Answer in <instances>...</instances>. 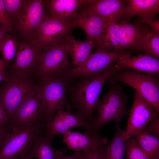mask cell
Listing matches in <instances>:
<instances>
[{
	"mask_svg": "<svg viewBox=\"0 0 159 159\" xmlns=\"http://www.w3.org/2000/svg\"><path fill=\"white\" fill-rule=\"evenodd\" d=\"M140 23L148 24L151 28L153 32L159 34V20H155L153 19H141Z\"/></svg>",
	"mask_w": 159,
	"mask_h": 159,
	"instance_id": "cell-36",
	"label": "cell"
},
{
	"mask_svg": "<svg viewBox=\"0 0 159 159\" xmlns=\"http://www.w3.org/2000/svg\"><path fill=\"white\" fill-rule=\"evenodd\" d=\"M125 142L126 159H150L151 158L141 149L134 136Z\"/></svg>",
	"mask_w": 159,
	"mask_h": 159,
	"instance_id": "cell-29",
	"label": "cell"
},
{
	"mask_svg": "<svg viewBox=\"0 0 159 159\" xmlns=\"http://www.w3.org/2000/svg\"><path fill=\"white\" fill-rule=\"evenodd\" d=\"M75 27L71 22L47 16L37 28L25 38L41 50L64 40Z\"/></svg>",
	"mask_w": 159,
	"mask_h": 159,
	"instance_id": "cell-8",
	"label": "cell"
},
{
	"mask_svg": "<svg viewBox=\"0 0 159 159\" xmlns=\"http://www.w3.org/2000/svg\"><path fill=\"white\" fill-rule=\"evenodd\" d=\"M41 51L25 40L19 43L14 61L10 67L11 74L29 76L34 71Z\"/></svg>",
	"mask_w": 159,
	"mask_h": 159,
	"instance_id": "cell-14",
	"label": "cell"
},
{
	"mask_svg": "<svg viewBox=\"0 0 159 159\" xmlns=\"http://www.w3.org/2000/svg\"><path fill=\"white\" fill-rule=\"evenodd\" d=\"M52 139L40 134L33 145L29 153L36 159H54V150Z\"/></svg>",
	"mask_w": 159,
	"mask_h": 159,
	"instance_id": "cell-26",
	"label": "cell"
},
{
	"mask_svg": "<svg viewBox=\"0 0 159 159\" xmlns=\"http://www.w3.org/2000/svg\"><path fill=\"white\" fill-rule=\"evenodd\" d=\"M6 66L3 60L0 59V70H5Z\"/></svg>",
	"mask_w": 159,
	"mask_h": 159,
	"instance_id": "cell-41",
	"label": "cell"
},
{
	"mask_svg": "<svg viewBox=\"0 0 159 159\" xmlns=\"http://www.w3.org/2000/svg\"><path fill=\"white\" fill-rule=\"evenodd\" d=\"M108 81L110 90L102 99L98 100L95 110L96 116L92 124L97 131L108 122H120L128 114L125 108L127 98L123 92L122 87L111 78Z\"/></svg>",
	"mask_w": 159,
	"mask_h": 159,
	"instance_id": "cell-2",
	"label": "cell"
},
{
	"mask_svg": "<svg viewBox=\"0 0 159 159\" xmlns=\"http://www.w3.org/2000/svg\"><path fill=\"white\" fill-rule=\"evenodd\" d=\"M85 154L82 152H75L72 155L68 156L63 155L61 150L54 148V159H85Z\"/></svg>",
	"mask_w": 159,
	"mask_h": 159,
	"instance_id": "cell-34",
	"label": "cell"
},
{
	"mask_svg": "<svg viewBox=\"0 0 159 159\" xmlns=\"http://www.w3.org/2000/svg\"><path fill=\"white\" fill-rule=\"evenodd\" d=\"M8 32L0 26V43L4 39Z\"/></svg>",
	"mask_w": 159,
	"mask_h": 159,
	"instance_id": "cell-38",
	"label": "cell"
},
{
	"mask_svg": "<svg viewBox=\"0 0 159 159\" xmlns=\"http://www.w3.org/2000/svg\"><path fill=\"white\" fill-rule=\"evenodd\" d=\"M33 158L31 155L28 152L23 155L18 159H32Z\"/></svg>",
	"mask_w": 159,
	"mask_h": 159,
	"instance_id": "cell-40",
	"label": "cell"
},
{
	"mask_svg": "<svg viewBox=\"0 0 159 159\" xmlns=\"http://www.w3.org/2000/svg\"><path fill=\"white\" fill-rule=\"evenodd\" d=\"M71 110H65L63 108L58 109L52 120L45 126L44 135L52 140L57 135H62L72 128L82 127L86 130L93 128L80 115L73 114Z\"/></svg>",
	"mask_w": 159,
	"mask_h": 159,
	"instance_id": "cell-13",
	"label": "cell"
},
{
	"mask_svg": "<svg viewBox=\"0 0 159 159\" xmlns=\"http://www.w3.org/2000/svg\"><path fill=\"white\" fill-rule=\"evenodd\" d=\"M150 125L146 126L143 130L150 132L159 137V116L157 119H155Z\"/></svg>",
	"mask_w": 159,
	"mask_h": 159,
	"instance_id": "cell-35",
	"label": "cell"
},
{
	"mask_svg": "<svg viewBox=\"0 0 159 159\" xmlns=\"http://www.w3.org/2000/svg\"><path fill=\"white\" fill-rule=\"evenodd\" d=\"M76 27H80L85 32L87 40L93 42L100 37L107 22L101 16L83 7L71 22Z\"/></svg>",
	"mask_w": 159,
	"mask_h": 159,
	"instance_id": "cell-16",
	"label": "cell"
},
{
	"mask_svg": "<svg viewBox=\"0 0 159 159\" xmlns=\"http://www.w3.org/2000/svg\"><path fill=\"white\" fill-rule=\"evenodd\" d=\"M115 66L117 71L130 68L138 72L159 74V60L145 53L131 57L127 52L118 59Z\"/></svg>",
	"mask_w": 159,
	"mask_h": 159,
	"instance_id": "cell-18",
	"label": "cell"
},
{
	"mask_svg": "<svg viewBox=\"0 0 159 159\" xmlns=\"http://www.w3.org/2000/svg\"><path fill=\"white\" fill-rule=\"evenodd\" d=\"M124 130L116 126L115 135L106 146L101 147L104 159H124L125 154V142L123 135Z\"/></svg>",
	"mask_w": 159,
	"mask_h": 159,
	"instance_id": "cell-24",
	"label": "cell"
},
{
	"mask_svg": "<svg viewBox=\"0 0 159 159\" xmlns=\"http://www.w3.org/2000/svg\"><path fill=\"white\" fill-rule=\"evenodd\" d=\"M0 86V104L6 115L11 127L18 107L26 97L36 86L29 76L8 75Z\"/></svg>",
	"mask_w": 159,
	"mask_h": 159,
	"instance_id": "cell-3",
	"label": "cell"
},
{
	"mask_svg": "<svg viewBox=\"0 0 159 159\" xmlns=\"http://www.w3.org/2000/svg\"><path fill=\"white\" fill-rule=\"evenodd\" d=\"M120 42V51L131 49L139 51L142 40L144 27L140 24L124 21L119 23Z\"/></svg>",
	"mask_w": 159,
	"mask_h": 159,
	"instance_id": "cell-20",
	"label": "cell"
},
{
	"mask_svg": "<svg viewBox=\"0 0 159 159\" xmlns=\"http://www.w3.org/2000/svg\"><path fill=\"white\" fill-rule=\"evenodd\" d=\"M158 75L151 73L142 74L128 69L123 68L117 71L111 78L116 82H120L133 88L159 114V80Z\"/></svg>",
	"mask_w": 159,
	"mask_h": 159,
	"instance_id": "cell-4",
	"label": "cell"
},
{
	"mask_svg": "<svg viewBox=\"0 0 159 159\" xmlns=\"http://www.w3.org/2000/svg\"><path fill=\"white\" fill-rule=\"evenodd\" d=\"M64 40L41 50L34 72L42 81L56 78L72 68L67 56Z\"/></svg>",
	"mask_w": 159,
	"mask_h": 159,
	"instance_id": "cell-5",
	"label": "cell"
},
{
	"mask_svg": "<svg viewBox=\"0 0 159 159\" xmlns=\"http://www.w3.org/2000/svg\"><path fill=\"white\" fill-rule=\"evenodd\" d=\"M62 135L68 149L75 152H85L92 147L104 146L107 143L106 138L101 136L93 128L84 133L69 130Z\"/></svg>",
	"mask_w": 159,
	"mask_h": 159,
	"instance_id": "cell-15",
	"label": "cell"
},
{
	"mask_svg": "<svg viewBox=\"0 0 159 159\" xmlns=\"http://www.w3.org/2000/svg\"><path fill=\"white\" fill-rule=\"evenodd\" d=\"M133 136L143 151L151 158L159 157V137L142 130Z\"/></svg>",
	"mask_w": 159,
	"mask_h": 159,
	"instance_id": "cell-25",
	"label": "cell"
},
{
	"mask_svg": "<svg viewBox=\"0 0 159 159\" xmlns=\"http://www.w3.org/2000/svg\"><path fill=\"white\" fill-rule=\"evenodd\" d=\"M101 147H93L84 152L85 154V159H104L101 149Z\"/></svg>",
	"mask_w": 159,
	"mask_h": 159,
	"instance_id": "cell-33",
	"label": "cell"
},
{
	"mask_svg": "<svg viewBox=\"0 0 159 159\" xmlns=\"http://www.w3.org/2000/svg\"><path fill=\"white\" fill-rule=\"evenodd\" d=\"M3 1L8 14L14 21L23 6L25 0H3Z\"/></svg>",
	"mask_w": 159,
	"mask_h": 159,
	"instance_id": "cell-30",
	"label": "cell"
},
{
	"mask_svg": "<svg viewBox=\"0 0 159 159\" xmlns=\"http://www.w3.org/2000/svg\"><path fill=\"white\" fill-rule=\"evenodd\" d=\"M150 159H159V157L152 158Z\"/></svg>",
	"mask_w": 159,
	"mask_h": 159,
	"instance_id": "cell-42",
	"label": "cell"
},
{
	"mask_svg": "<svg viewBox=\"0 0 159 159\" xmlns=\"http://www.w3.org/2000/svg\"><path fill=\"white\" fill-rule=\"evenodd\" d=\"M98 0H49L45 1V8L50 16L70 22L82 6L93 4Z\"/></svg>",
	"mask_w": 159,
	"mask_h": 159,
	"instance_id": "cell-17",
	"label": "cell"
},
{
	"mask_svg": "<svg viewBox=\"0 0 159 159\" xmlns=\"http://www.w3.org/2000/svg\"><path fill=\"white\" fill-rule=\"evenodd\" d=\"M45 124L41 120L24 128L14 130L0 150V159H18L29 152L38 137L44 132Z\"/></svg>",
	"mask_w": 159,
	"mask_h": 159,
	"instance_id": "cell-7",
	"label": "cell"
},
{
	"mask_svg": "<svg viewBox=\"0 0 159 159\" xmlns=\"http://www.w3.org/2000/svg\"><path fill=\"white\" fill-rule=\"evenodd\" d=\"M114 62L103 73L90 79H83L72 88L70 98L76 113L88 123L92 124L98 97L105 83L117 71Z\"/></svg>",
	"mask_w": 159,
	"mask_h": 159,
	"instance_id": "cell-1",
	"label": "cell"
},
{
	"mask_svg": "<svg viewBox=\"0 0 159 159\" xmlns=\"http://www.w3.org/2000/svg\"><path fill=\"white\" fill-rule=\"evenodd\" d=\"M14 20L8 14L5 8L3 0H0V26L8 32L13 31Z\"/></svg>",
	"mask_w": 159,
	"mask_h": 159,
	"instance_id": "cell-31",
	"label": "cell"
},
{
	"mask_svg": "<svg viewBox=\"0 0 159 159\" xmlns=\"http://www.w3.org/2000/svg\"><path fill=\"white\" fill-rule=\"evenodd\" d=\"M139 51L156 59L159 58V34L144 28L143 37Z\"/></svg>",
	"mask_w": 159,
	"mask_h": 159,
	"instance_id": "cell-27",
	"label": "cell"
},
{
	"mask_svg": "<svg viewBox=\"0 0 159 159\" xmlns=\"http://www.w3.org/2000/svg\"><path fill=\"white\" fill-rule=\"evenodd\" d=\"M42 82L37 87L42 102V118L46 125L59 108L71 110L66 99L67 81L58 77Z\"/></svg>",
	"mask_w": 159,
	"mask_h": 159,
	"instance_id": "cell-6",
	"label": "cell"
},
{
	"mask_svg": "<svg viewBox=\"0 0 159 159\" xmlns=\"http://www.w3.org/2000/svg\"><path fill=\"white\" fill-rule=\"evenodd\" d=\"M13 131L8 124H0V150L7 141Z\"/></svg>",
	"mask_w": 159,
	"mask_h": 159,
	"instance_id": "cell-32",
	"label": "cell"
},
{
	"mask_svg": "<svg viewBox=\"0 0 159 159\" xmlns=\"http://www.w3.org/2000/svg\"><path fill=\"white\" fill-rule=\"evenodd\" d=\"M123 17L140 16L142 19H153L159 11L158 0H128Z\"/></svg>",
	"mask_w": 159,
	"mask_h": 159,
	"instance_id": "cell-21",
	"label": "cell"
},
{
	"mask_svg": "<svg viewBox=\"0 0 159 159\" xmlns=\"http://www.w3.org/2000/svg\"><path fill=\"white\" fill-rule=\"evenodd\" d=\"M64 40L66 51L70 55L73 64L76 67L82 64L91 54L93 42L76 39L71 34Z\"/></svg>",
	"mask_w": 159,
	"mask_h": 159,
	"instance_id": "cell-22",
	"label": "cell"
},
{
	"mask_svg": "<svg viewBox=\"0 0 159 159\" xmlns=\"http://www.w3.org/2000/svg\"><path fill=\"white\" fill-rule=\"evenodd\" d=\"M45 1L25 0L23 6L14 20L16 28L25 38L31 34L47 16Z\"/></svg>",
	"mask_w": 159,
	"mask_h": 159,
	"instance_id": "cell-12",
	"label": "cell"
},
{
	"mask_svg": "<svg viewBox=\"0 0 159 159\" xmlns=\"http://www.w3.org/2000/svg\"><path fill=\"white\" fill-rule=\"evenodd\" d=\"M120 26L116 22H107L99 39L93 42V48L97 51L102 50L120 51Z\"/></svg>",
	"mask_w": 159,
	"mask_h": 159,
	"instance_id": "cell-23",
	"label": "cell"
},
{
	"mask_svg": "<svg viewBox=\"0 0 159 159\" xmlns=\"http://www.w3.org/2000/svg\"><path fill=\"white\" fill-rule=\"evenodd\" d=\"M42 112V101L37 85L18 107L11 127L14 130H19L25 128L39 120L44 122Z\"/></svg>",
	"mask_w": 159,
	"mask_h": 159,
	"instance_id": "cell-11",
	"label": "cell"
},
{
	"mask_svg": "<svg viewBox=\"0 0 159 159\" xmlns=\"http://www.w3.org/2000/svg\"><path fill=\"white\" fill-rule=\"evenodd\" d=\"M19 44L15 37L7 34L0 43V52L6 66L9 64L15 58Z\"/></svg>",
	"mask_w": 159,
	"mask_h": 159,
	"instance_id": "cell-28",
	"label": "cell"
},
{
	"mask_svg": "<svg viewBox=\"0 0 159 159\" xmlns=\"http://www.w3.org/2000/svg\"><path fill=\"white\" fill-rule=\"evenodd\" d=\"M125 1L100 0L83 7L99 15L107 22H116L123 17L126 9Z\"/></svg>",
	"mask_w": 159,
	"mask_h": 159,
	"instance_id": "cell-19",
	"label": "cell"
},
{
	"mask_svg": "<svg viewBox=\"0 0 159 159\" xmlns=\"http://www.w3.org/2000/svg\"><path fill=\"white\" fill-rule=\"evenodd\" d=\"M7 76L5 70H0V83L2 81H4Z\"/></svg>",
	"mask_w": 159,
	"mask_h": 159,
	"instance_id": "cell-39",
	"label": "cell"
},
{
	"mask_svg": "<svg viewBox=\"0 0 159 159\" xmlns=\"http://www.w3.org/2000/svg\"><path fill=\"white\" fill-rule=\"evenodd\" d=\"M0 124L9 125L8 120L4 110L0 104Z\"/></svg>",
	"mask_w": 159,
	"mask_h": 159,
	"instance_id": "cell-37",
	"label": "cell"
},
{
	"mask_svg": "<svg viewBox=\"0 0 159 159\" xmlns=\"http://www.w3.org/2000/svg\"><path fill=\"white\" fill-rule=\"evenodd\" d=\"M126 53L123 50L113 52L98 50L91 54L82 65L72 68L57 77L68 82L76 78L83 79L93 78L103 73L112 62Z\"/></svg>",
	"mask_w": 159,
	"mask_h": 159,
	"instance_id": "cell-9",
	"label": "cell"
},
{
	"mask_svg": "<svg viewBox=\"0 0 159 159\" xmlns=\"http://www.w3.org/2000/svg\"><path fill=\"white\" fill-rule=\"evenodd\" d=\"M134 99L127 126L123 133L125 141L144 130L149 122L159 116L153 107L136 92Z\"/></svg>",
	"mask_w": 159,
	"mask_h": 159,
	"instance_id": "cell-10",
	"label": "cell"
}]
</instances>
